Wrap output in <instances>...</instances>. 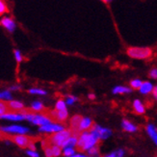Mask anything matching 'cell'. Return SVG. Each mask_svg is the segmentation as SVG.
I'll return each mask as SVG.
<instances>
[{"mask_svg":"<svg viewBox=\"0 0 157 157\" xmlns=\"http://www.w3.org/2000/svg\"><path fill=\"white\" fill-rule=\"evenodd\" d=\"M99 139L91 131H84L78 137L77 147L82 151H88L91 148L97 147Z\"/></svg>","mask_w":157,"mask_h":157,"instance_id":"1","label":"cell"},{"mask_svg":"<svg viewBox=\"0 0 157 157\" xmlns=\"http://www.w3.org/2000/svg\"><path fill=\"white\" fill-rule=\"evenodd\" d=\"M127 55L136 60H146L151 57L152 49L149 47H140V46H131L128 47L126 50Z\"/></svg>","mask_w":157,"mask_h":157,"instance_id":"2","label":"cell"},{"mask_svg":"<svg viewBox=\"0 0 157 157\" xmlns=\"http://www.w3.org/2000/svg\"><path fill=\"white\" fill-rule=\"evenodd\" d=\"M23 113H24L25 120L31 122V124H33L34 125H38L40 127V126H44L46 124H49L52 122L51 119L45 115L33 114V113H27V112H23Z\"/></svg>","mask_w":157,"mask_h":157,"instance_id":"3","label":"cell"},{"mask_svg":"<svg viewBox=\"0 0 157 157\" xmlns=\"http://www.w3.org/2000/svg\"><path fill=\"white\" fill-rule=\"evenodd\" d=\"M0 130L4 134L9 135H26L30 132V129L26 126L19 124H11V125H3L0 127Z\"/></svg>","mask_w":157,"mask_h":157,"instance_id":"4","label":"cell"},{"mask_svg":"<svg viewBox=\"0 0 157 157\" xmlns=\"http://www.w3.org/2000/svg\"><path fill=\"white\" fill-rule=\"evenodd\" d=\"M71 136V131L65 129L63 131L53 134L50 137V143L54 146H58L60 147H62L63 145L65 144V142L69 139Z\"/></svg>","mask_w":157,"mask_h":157,"instance_id":"5","label":"cell"},{"mask_svg":"<svg viewBox=\"0 0 157 157\" xmlns=\"http://www.w3.org/2000/svg\"><path fill=\"white\" fill-rule=\"evenodd\" d=\"M90 131L93 132L97 137H98L99 140H107L109 137L112 136V130L110 128H107V127H103L99 124H95L94 125Z\"/></svg>","mask_w":157,"mask_h":157,"instance_id":"6","label":"cell"},{"mask_svg":"<svg viewBox=\"0 0 157 157\" xmlns=\"http://www.w3.org/2000/svg\"><path fill=\"white\" fill-rule=\"evenodd\" d=\"M0 26L9 33H13L17 29V22L12 17L4 16L0 19Z\"/></svg>","mask_w":157,"mask_h":157,"instance_id":"7","label":"cell"},{"mask_svg":"<svg viewBox=\"0 0 157 157\" xmlns=\"http://www.w3.org/2000/svg\"><path fill=\"white\" fill-rule=\"evenodd\" d=\"M65 130V127L60 124H54V122H51L49 124H46L44 126H40L39 127V131L42 133H58L60 131Z\"/></svg>","mask_w":157,"mask_h":157,"instance_id":"8","label":"cell"},{"mask_svg":"<svg viewBox=\"0 0 157 157\" xmlns=\"http://www.w3.org/2000/svg\"><path fill=\"white\" fill-rule=\"evenodd\" d=\"M13 142H15V144L19 147L25 148L29 147L32 141L27 135H15L13 136Z\"/></svg>","mask_w":157,"mask_h":157,"instance_id":"9","label":"cell"},{"mask_svg":"<svg viewBox=\"0 0 157 157\" xmlns=\"http://www.w3.org/2000/svg\"><path fill=\"white\" fill-rule=\"evenodd\" d=\"M0 120H5L10 121H21L25 120V117H24V113L8 112L2 116H0Z\"/></svg>","mask_w":157,"mask_h":157,"instance_id":"10","label":"cell"},{"mask_svg":"<svg viewBox=\"0 0 157 157\" xmlns=\"http://www.w3.org/2000/svg\"><path fill=\"white\" fill-rule=\"evenodd\" d=\"M121 128L124 129L125 132H128V133H134V132H136V131L138 130L137 125L134 124L133 122H131L130 121H128L126 119L121 121Z\"/></svg>","mask_w":157,"mask_h":157,"instance_id":"11","label":"cell"},{"mask_svg":"<svg viewBox=\"0 0 157 157\" xmlns=\"http://www.w3.org/2000/svg\"><path fill=\"white\" fill-rule=\"evenodd\" d=\"M93 127V121L91 118L85 117L82 118L80 121V124L78 126V131H88L89 129H91Z\"/></svg>","mask_w":157,"mask_h":157,"instance_id":"12","label":"cell"},{"mask_svg":"<svg viewBox=\"0 0 157 157\" xmlns=\"http://www.w3.org/2000/svg\"><path fill=\"white\" fill-rule=\"evenodd\" d=\"M146 131H147V134L151 137V139L154 143V145L157 147V129H156V127L152 124H148L146 126Z\"/></svg>","mask_w":157,"mask_h":157,"instance_id":"13","label":"cell"},{"mask_svg":"<svg viewBox=\"0 0 157 157\" xmlns=\"http://www.w3.org/2000/svg\"><path fill=\"white\" fill-rule=\"evenodd\" d=\"M51 116L57 121L63 122L67 119V117H69V112H67V110H63V111H56L55 110V111L51 112Z\"/></svg>","mask_w":157,"mask_h":157,"instance_id":"14","label":"cell"},{"mask_svg":"<svg viewBox=\"0 0 157 157\" xmlns=\"http://www.w3.org/2000/svg\"><path fill=\"white\" fill-rule=\"evenodd\" d=\"M153 88L154 87H153L152 83H151L149 81H146V82H143V84L140 87L139 91H140V93L142 94H145L146 95V94H148L152 93Z\"/></svg>","mask_w":157,"mask_h":157,"instance_id":"15","label":"cell"},{"mask_svg":"<svg viewBox=\"0 0 157 157\" xmlns=\"http://www.w3.org/2000/svg\"><path fill=\"white\" fill-rule=\"evenodd\" d=\"M8 106L12 111H21L24 108V104L19 100H10L8 101Z\"/></svg>","mask_w":157,"mask_h":157,"instance_id":"16","label":"cell"},{"mask_svg":"<svg viewBox=\"0 0 157 157\" xmlns=\"http://www.w3.org/2000/svg\"><path fill=\"white\" fill-rule=\"evenodd\" d=\"M132 92L131 88H128L125 86H115L112 90L113 94H130Z\"/></svg>","mask_w":157,"mask_h":157,"instance_id":"17","label":"cell"},{"mask_svg":"<svg viewBox=\"0 0 157 157\" xmlns=\"http://www.w3.org/2000/svg\"><path fill=\"white\" fill-rule=\"evenodd\" d=\"M77 143H78V138L76 136H71V137L67 139L65 144L63 145L62 148H65V147H77Z\"/></svg>","mask_w":157,"mask_h":157,"instance_id":"18","label":"cell"},{"mask_svg":"<svg viewBox=\"0 0 157 157\" xmlns=\"http://www.w3.org/2000/svg\"><path fill=\"white\" fill-rule=\"evenodd\" d=\"M133 108H134L135 112L137 114H144L146 112L144 104H143L142 101L139 100V99H135L133 101Z\"/></svg>","mask_w":157,"mask_h":157,"instance_id":"19","label":"cell"},{"mask_svg":"<svg viewBox=\"0 0 157 157\" xmlns=\"http://www.w3.org/2000/svg\"><path fill=\"white\" fill-rule=\"evenodd\" d=\"M13 100L12 93L10 90H5L0 92V101H10Z\"/></svg>","mask_w":157,"mask_h":157,"instance_id":"20","label":"cell"},{"mask_svg":"<svg viewBox=\"0 0 157 157\" xmlns=\"http://www.w3.org/2000/svg\"><path fill=\"white\" fill-rule=\"evenodd\" d=\"M9 6L5 0H0V17H4L9 13Z\"/></svg>","mask_w":157,"mask_h":157,"instance_id":"21","label":"cell"},{"mask_svg":"<svg viewBox=\"0 0 157 157\" xmlns=\"http://www.w3.org/2000/svg\"><path fill=\"white\" fill-rule=\"evenodd\" d=\"M81 117L78 115H75L73 116L72 119L71 120V125L72 127V129H74V130H77L78 131V126H79V124H80V121H81Z\"/></svg>","mask_w":157,"mask_h":157,"instance_id":"22","label":"cell"},{"mask_svg":"<svg viewBox=\"0 0 157 157\" xmlns=\"http://www.w3.org/2000/svg\"><path fill=\"white\" fill-rule=\"evenodd\" d=\"M125 155V151L122 148H118L116 151L106 154L104 157H124Z\"/></svg>","mask_w":157,"mask_h":157,"instance_id":"23","label":"cell"},{"mask_svg":"<svg viewBox=\"0 0 157 157\" xmlns=\"http://www.w3.org/2000/svg\"><path fill=\"white\" fill-rule=\"evenodd\" d=\"M31 109L33 111H36V112H40L44 110V104L42 103L40 101L36 100V101H33L32 104H31Z\"/></svg>","mask_w":157,"mask_h":157,"instance_id":"24","label":"cell"},{"mask_svg":"<svg viewBox=\"0 0 157 157\" xmlns=\"http://www.w3.org/2000/svg\"><path fill=\"white\" fill-rule=\"evenodd\" d=\"M76 152H75V149L73 147H65V148H62V154L65 156V157H71L72 155H74Z\"/></svg>","mask_w":157,"mask_h":157,"instance_id":"25","label":"cell"},{"mask_svg":"<svg viewBox=\"0 0 157 157\" xmlns=\"http://www.w3.org/2000/svg\"><path fill=\"white\" fill-rule=\"evenodd\" d=\"M10 112V108L8 106V102L0 101V116H2L6 113Z\"/></svg>","mask_w":157,"mask_h":157,"instance_id":"26","label":"cell"},{"mask_svg":"<svg viewBox=\"0 0 157 157\" xmlns=\"http://www.w3.org/2000/svg\"><path fill=\"white\" fill-rule=\"evenodd\" d=\"M55 110L56 111H63V110H67V104H66V101L62 100V99H59L56 104H55Z\"/></svg>","mask_w":157,"mask_h":157,"instance_id":"27","label":"cell"},{"mask_svg":"<svg viewBox=\"0 0 157 157\" xmlns=\"http://www.w3.org/2000/svg\"><path fill=\"white\" fill-rule=\"evenodd\" d=\"M28 93L31 94H38V95H45L47 94L46 91L43 90V89H40V88H32L28 91Z\"/></svg>","mask_w":157,"mask_h":157,"instance_id":"28","label":"cell"},{"mask_svg":"<svg viewBox=\"0 0 157 157\" xmlns=\"http://www.w3.org/2000/svg\"><path fill=\"white\" fill-rule=\"evenodd\" d=\"M13 57H15V60L17 61V63H21L23 61V55L21 51L19 49H13Z\"/></svg>","mask_w":157,"mask_h":157,"instance_id":"29","label":"cell"},{"mask_svg":"<svg viewBox=\"0 0 157 157\" xmlns=\"http://www.w3.org/2000/svg\"><path fill=\"white\" fill-rule=\"evenodd\" d=\"M51 149H52V154L53 157H59L61 154H62V147H60L58 146H51Z\"/></svg>","mask_w":157,"mask_h":157,"instance_id":"30","label":"cell"},{"mask_svg":"<svg viewBox=\"0 0 157 157\" xmlns=\"http://www.w3.org/2000/svg\"><path fill=\"white\" fill-rule=\"evenodd\" d=\"M77 99L78 98L76 97H74V95H67L65 101H66L67 105H73L77 101Z\"/></svg>","mask_w":157,"mask_h":157,"instance_id":"31","label":"cell"},{"mask_svg":"<svg viewBox=\"0 0 157 157\" xmlns=\"http://www.w3.org/2000/svg\"><path fill=\"white\" fill-rule=\"evenodd\" d=\"M142 84H143V81L141 79H133L130 82V86L133 89H140Z\"/></svg>","mask_w":157,"mask_h":157,"instance_id":"32","label":"cell"},{"mask_svg":"<svg viewBox=\"0 0 157 157\" xmlns=\"http://www.w3.org/2000/svg\"><path fill=\"white\" fill-rule=\"evenodd\" d=\"M88 155L89 156H98V153H99V151H98V147H94L93 148H91L90 151H88Z\"/></svg>","mask_w":157,"mask_h":157,"instance_id":"33","label":"cell"},{"mask_svg":"<svg viewBox=\"0 0 157 157\" xmlns=\"http://www.w3.org/2000/svg\"><path fill=\"white\" fill-rule=\"evenodd\" d=\"M148 75L151 79H157V69L156 67H153V69H151V71H149Z\"/></svg>","mask_w":157,"mask_h":157,"instance_id":"34","label":"cell"},{"mask_svg":"<svg viewBox=\"0 0 157 157\" xmlns=\"http://www.w3.org/2000/svg\"><path fill=\"white\" fill-rule=\"evenodd\" d=\"M26 154L29 157H40V154L36 151H32V149H27Z\"/></svg>","mask_w":157,"mask_h":157,"instance_id":"35","label":"cell"},{"mask_svg":"<svg viewBox=\"0 0 157 157\" xmlns=\"http://www.w3.org/2000/svg\"><path fill=\"white\" fill-rule=\"evenodd\" d=\"M44 154L46 157H53L51 147H44Z\"/></svg>","mask_w":157,"mask_h":157,"instance_id":"36","label":"cell"},{"mask_svg":"<svg viewBox=\"0 0 157 157\" xmlns=\"http://www.w3.org/2000/svg\"><path fill=\"white\" fill-rule=\"evenodd\" d=\"M28 149H32V151H36V146H35V144H34L33 142L30 143V145H29V147H28Z\"/></svg>","mask_w":157,"mask_h":157,"instance_id":"37","label":"cell"},{"mask_svg":"<svg viewBox=\"0 0 157 157\" xmlns=\"http://www.w3.org/2000/svg\"><path fill=\"white\" fill-rule=\"evenodd\" d=\"M152 94H153V98L157 100V86L153 88V91H152Z\"/></svg>","mask_w":157,"mask_h":157,"instance_id":"38","label":"cell"},{"mask_svg":"<svg viewBox=\"0 0 157 157\" xmlns=\"http://www.w3.org/2000/svg\"><path fill=\"white\" fill-rule=\"evenodd\" d=\"M19 89H20L19 86H12V87L9 89V90H10V91H17V90H19Z\"/></svg>","mask_w":157,"mask_h":157,"instance_id":"39","label":"cell"},{"mask_svg":"<svg viewBox=\"0 0 157 157\" xmlns=\"http://www.w3.org/2000/svg\"><path fill=\"white\" fill-rule=\"evenodd\" d=\"M71 157H87V156L84 155V154H81V153H75L74 155H72Z\"/></svg>","mask_w":157,"mask_h":157,"instance_id":"40","label":"cell"},{"mask_svg":"<svg viewBox=\"0 0 157 157\" xmlns=\"http://www.w3.org/2000/svg\"><path fill=\"white\" fill-rule=\"evenodd\" d=\"M88 98H90V99H92V100H93V99H94V98H95V95H94V94H90L88 95Z\"/></svg>","mask_w":157,"mask_h":157,"instance_id":"41","label":"cell"},{"mask_svg":"<svg viewBox=\"0 0 157 157\" xmlns=\"http://www.w3.org/2000/svg\"><path fill=\"white\" fill-rule=\"evenodd\" d=\"M100 1H102V2H103V3H106V4H109V3L113 2L114 0H100Z\"/></svg>","mask_w":157,"mask_h":157,"instance_id":"42","label":"cell"},{"mask_svg":"<svg viewBox=\"0 0 157 157\" xmlns=\"http://www.w3.org/2000/svg\"><path fill=\"white\" fill-rule=\"evenodd\" d=\"M2 138V132H1V130H0V139Z\"/></svg>","mask_w":157,"mask_h":157,"instance_id":"43","label":"cell"},{"mask_svg":"<svg viewBox=\"0 0 157 157\" xmlns=\"http://www.w3.org/2000/svg\"><path fill=\"white\" fill-rule=\"evenodd\" d=\"M88 157V156H87ZM89 157H98V156H89Z\"/></svg>","mask_w":157,"mask_h":157,"instance_id":"44","label":"cell"}]
</instances>
